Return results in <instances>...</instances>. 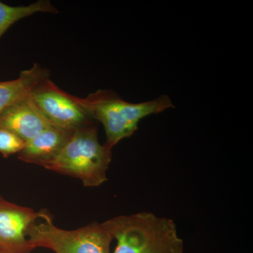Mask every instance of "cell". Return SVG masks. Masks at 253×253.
I'll list each match as a JSON object with an SVG mask.
<instances>
[{
	"mask_svg": "<svg viewBox=\"0 0 253 253\" xmlns=\"http://www.w3.org/2000/svg\"><path fill=\"white\" fill-rule=\"evenodd\" d=\"M51 126L53 125L38 111L29 95L0 113V127L14 133L25 143Z\"/></svg>",
	"mask_w": 253,
	"mask_h": 253,
	"instance_id": "obj_7",
	"label": "cell"
},
{
	"mask_svg": "<svg viewBox=\"0 0 253 253\" xmlns=\"http://www.w3.org/2000/svg\"><path fill=\"white\" fill-rule=\"evenodd\" d=\"M76 99L94 121L103 125L106 136L104 144L111 150L119 141L137 130L138 124L142 118L173 107L167 95L133 104L124 101L113 91L100 89L86 98L76 96Z\"/></svg>",
	"mask_w": 253,
	"mask_h": 253,
	"instance_id": "obj_1",
	"label": "cell"
},
{
	"mask_svg": "<svg viewBox=\"0 0 253 253\" xmlns=\"http://www.w3.org/2000/svg\"><path fill=\"white\" fill-rule=\"evenodd\" d=\"M0 253H7L6 251H4V250L0 249Z\"/></svg>",
	"mask_w": 253,
	"mask_h": 253,
	"instance_id": "obj_12",
	"label": "cell"
},
{
	"mask_svg": "<svg viewBox=\"0 0 253 253\" xmlns=\"http://www.w3.org/2000/svg\"><path fill=\"white\" fill-rule=\"evenodd\" d=\"M41 211L18 206L0 196V249L7 253H31L34 250L28 239L32 224Z\"/></svg>",
	"mask_w": 253,
	"mask_h": 253,
	"instance_id": "obj_6",
	"label": "cell"
},
{
	"mask_svg": "<svg viewBox=\"0 0 253 253\" xmlns=\"http://www.w3.org/2000/svg\"><path fill=\"white\" fill-rule=\"evenodd\" d=\"M27 236L33 249L45 248L56 253H111L113 240L108 221L65 230L55 225L52 217L43 211L28 229Z\"/></svg>",
	"mask_w": 253,
	"mask_h": 253,
	"instance_id": "obj_4",
	"label": "cell"
},
{
	"mask_svg": "<svg viewBox=\"0 0 253 253\" xmlns=\"http://www.w3.org/2000/svg\"><path fill=\"white\" fill-rule=\"evenodd\" d=\"M74 131L54 126H48L26 143L17 154L18 158L23 162L43 167L61 153Z\"/></svg>",
	"mask_w": 253,
	"mask_h": 253,
	"instance_id": "obj_8",
	"label": "cell"
},
{
	"mask_svg": "<svg viewBox=\"0 0 253 253\" xmlns=\"http://www.w3.org/2000/svg\"><path fill=\"white\" fill-rule=\"evenodd\" d=\"M111 151L100 144L93 124L76 129L61 153L43 168L80 179L86 187H96L107 181Z\"/></svg>",
	"mask_w": 253,
	"mask_h": 253,
	"instance_id": "obj_3",
	"label": "cell"
},
{
	"mask_svg": "<svg viewBox=\"0 0 253 253\" xmlns=\"http://www.w3.org/2000/svg\"><path fill=\"white\" fill-rule=\"evenodd\" d=\"M29 96L38 111L53 126L76 130L94 124V120L78 104L76 96L60 89L49 78L41 82Z\"/></svg>",
	"mask_w": 253,
	"mask_h": 253,
	"instance_id": "obj_5",
	"label": "cell"
},
{
	"mask_svg": "<svg viewBox=\"0 0 253 253\" xmlns=\"http://www.w3.org/2000/svg\"><path fill=\"white\" fill-rule=\"evenodd\" d=\"M49 78V71L38 63L13 81L0 82V113L18 100L26 97L41 82Z\"/></svg>",
	"mask_w": 253,
	"mask_h": 253,
	"instance_id": "obj_9",
	"label": "cell"
},
{
	"mask_svg": "<svg viewBox=\"0 0 253 253\" xmlns=\"http://www.w3.org/2000/svg\"><path fill=\"white\" fill-rule=\"evenodd\" d=\"M117 246L113 253H184V241L170 218L151 212L107 220Z\"/></svg>",
	"mask_w": 253,
	"mask_h": 253,
	"instance_id": "obj_2",
	"label": "cell"
},
{
	"mask_svg": "<svg viewBox=\"0 0 253 253\" xmlns=\"http://www.w3.org/2000/svg\"><path fill=\"white\" fill-rule=\"evenodd\" d=\"M36 13L56 14L59 11L49 0H39L27 6H11L0 1V38L15 23Z\"/></svg>",
	"mask_w": 253,
	"mask_h": 253,
	"instance_id": "obj_10",
	"label": "cell"
},
{
	"mask_svg": "<svg viewBox=\"0 0 253 253\" xmlns=\"http://www.w3.org/2000/svg\"><path fill=\"white\" fill-rule=\"evenodd\" d=\"M26 143L7 129L0 127V154L4 158L18 154L22 151Z\"/></svg>",
	"mask_w": 253,
	"mask_h": 253,
	"instance_id": "obj_11",
	"label": "cell"
}]
</instances>
